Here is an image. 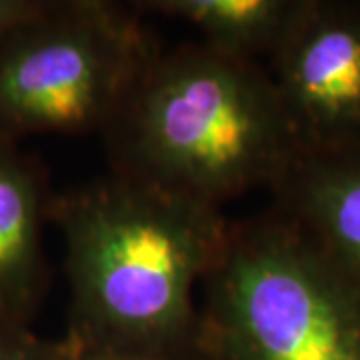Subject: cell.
I'll return each mask as SVG.
<instances>
[{"label": "cell", "mask_w": 360, "mask_h": 360, "mask_svg": "<svg viewBox=\"0 0 360 360\" xmlns=\"http://www.w3.org/2000/svg\"><path fill=\"white\" fill-rule=\"evenodd\" d=\"M202 290L205 360H360V286L272 208L231 222Z\"/></svg>", "instance_id": "3957f363"}, {"label": "cell", "mask_w": 360, "mask_h": 360, "mask_svg": "<svg viewBox=\"0 0 360 360\" xmlns=\"http://www.w3.org/2000/svg\"><path fill=\"white\" fill-rule=\"evenodd\" d=\"M160 52L132 4L49 0L0 44V134L104 132Z\"/></svg>", "instance_id": "277c9868"}, {"label": "cell", "mask_w": 360, "mask_h": 360, "mask_svg": "<svg viewBox=\"0 0 360 360\" xmlns=\"http://www.w3.org/2000/svg\"><path fill=\"white\" fill-rule=\"evenodd\" d=\"M103 134L112 170L214 208L302 148L269 70L202 42L160 52Z\"/></svg>", "instance_id": "7a4b0ae2"}, {"label": "cell", "mask_w": 360, "mask_h": 360, "mask_svg": "<svg viewBox=\"0 0 360 360\" xmlns=\"http://www.w3.org/2000/svg\"><path fill=\"white\" fill-rule=\"evenodd\" d=\"M77 360H180L170 356H150V354H129V352H110V350H89L78 348Z\"/></svg>", "instance_id": "8fae6325"}, {"label": "cell", "mask_w": 360, "mask_h": 360, "mask_svg": "<svg viewBox=\"0 0 360 360\" xmlns=\"http://www.w3.org/2000/svg\"><path fill=\"white\" fill-rule=\"evenodd\" d=\"M270 193V208L360 286V141L300 148Z\"/></svg>", "instance_id": "8992f818"}, {"label": "cell", "mask_w": 360, "mask_h": 360, "mask_svg": "<svg viewBox=\"0 0 360 360\" xmlns=\"http://www.w3.org/2000/svg\"><path fill=\"white\" fill-rule=\"evenodd\" d=\"M269 75L302 148L360 141V6L298 0Z\"/></svg>", "instance_id": "5b68a950"}, {"label": "cell", "mask_w": 360, "mask_h": 360, "mask_svg": "<svg viewBox=\"0 0 360 360\" xmlns=\"http://www.w3.org/2000/svg\"><path fill=\"white\" fill-rule=\"evenodd\" d=\"M46 6L49 0H0V44Z\"/></svg>", "instance_id": "30bf717a"}, {"label": "cell", "mask_w": 360, "mask_h": 360, "mask_svg": "<svg viewBox=\"0 0 360 360\" xmlns=\"http://www.w3.org/2000/svg\"><path fill=\"white\" fill-rule=\"evenodd\" d=\"M78 348L205 360L194 302L231 222L220 208L110 170L52 196Z\"/></svg>", "instance_id": "6da1fadb"}, {"label": "cell", "mask_w": 360, "mask_h": 360, "mask_svg": "<svg viewBox=\"0 0 360 360\" xmlns=\"http://www.w3.org/2000/svg\"><path fill=\"white\" fill-rule=\"evenodd\" d=\"M298 0H141V14L182 20L196 28L202 44L232 56L257 60L272 54Z\"/></svg>", "instance_id": "ba28073f"}, {"label": "cell", "mask_w": 360, "mask_h": 360, "mask_svg": "<svg viewBox=\"0 0 360 360\" xmlns=\"http://www.w3.org/2000/svg\"><path fill=\"white\" fill-rule=\"evenodd\" d=\"M77 342L63 338H44L30 324L0 319V360H77Z\"/></svg>", "instance_id": "9c48e42d"}, {"label": "cell", "mask_w": 360, "mask_h": 360, "mask_svg": "<svg viewBox=\"0 0 360 360\" xmlns=\"http://www.w3.org/2000/svg\"><path fill=\"white\" fill-rule=\"evenodd\" d=\"M51 200L39 165L0 134V319L30 324L46 295Z\"/></svg>", "instance_id": "52a82bcc"}]
</instances>
